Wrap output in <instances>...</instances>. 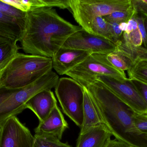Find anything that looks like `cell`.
Instances as JSON below:
<instances>
[{"label":"cell","mask_w":147,"mask_h":147,"mask_svg":"<svg viewBox=\"0 0 147 147\" xmlns=\"http://www.w3.org/2000/svg\"><path fill=\"white\" fill-rule=\"evenodd\" d=\"M57 104V99L51 90H45L32 97L26 104V108L32 110L41 122L46 119Z\"/></svg>","instance_id":"obj_13"},{"label":"cell","mask_w":147,"mask_h":147,"mask_svg":"<svg viewBox=\"0 0 147 147\" xmlns=\"http://www.w3.org/2000/svg\"><path fill=\"white\" fill-rule=\"evenodd\" d=\"M3 72V71L0 70V80H1V78Z\"/></svg>","instance_id":"obj_36"},{"label":"cell","mask_w":147,"mask_h":147,"mask_svg":"<svg viewBox=\"0 0 147 147\" xmlns=\"http://www.w3.org/2000/svg\"><path fill=\"white\" fill-rule=\"evenodd\" d=\"M5 68H6V67H5L4 66H3L1 65L0 64V70L3 71Z\"/></svg>","instance_id":"obj_35"},{"label":"cell","mask_w":147,"mask_h":147,"mask_svg":"<svg viewBox=\"0 0 147 147\" xmlns=\"http://www.w3.org/2000/svg\"><path fill=\"white\" fill-rule=\"evenodd\" d=\"M103 125L116 140L135 147H147L146 134L134 123V111L98 80L86 87Z\"/></svg>","instance_id":"obj_2"},{"label":"cell","mask_w":147,"mask_h":147,"mask_svg":"<svg viewBox=\"0 0 147 147\" xmlns=\"http://www.w3.org/2000/svg\"><path fill=\"white\" fill-rule=\"evenodd\" d=\"M34 139L16 116L10 117L0 125V147H33Z\"/></svg>","instance_id":"obj_10"},{"label":"cell","mask_w":147,"mask_h":147,"mask_svg":"<svg viewBox=\"0 0 147 147\" xmlns=\"http://www.w3.org/2000/svg\"><path fill=\"white\" fill-rule=\"evenodd\" d=\"M127 22H123L119 24V27L123 32H126L127 28Z\"/></svg>","instance_id":"obj_33"},{"label":"cell","mask_w":147,"mask_h":147,"mask_svg":"<svg viewBox=\"0 0 147 147\" xmlns=\"http://www.w3.org/2000/svg\"><path fill=\"white\" fill-rule=\"evenodd\" d=\"M27 14L20 41L26 54L52 58L71 35L82 29L62 18L53 8H39Z\"/></svg>","instance_id":"obj_1"},{"label":"cell","mask_w":147,"mask_h":147,"mask_svg":"<svg viewBox=\"0 0 147 147\" xmlns=\"http://www.w3.org/2000/svg\"><path fill=\"white\" fill-rule=\"evenodd\" d=\"M134 123L137 129L144 134H147V114L134 112L133 116Z\"/></svg>","instance_id":"obj_27"},{"label":"cell","mask_w":147,"mask_h":147,"mask_svg":"<svg viewBox=\"0 0 147 147\" xmlns=\"http://www.w3.org/2000/svg\"><path fill=\"white\" fill-rule=\"evenodd\" d=\"M66 75L85 87L99 76H109L121 79L128 78L125 72L117 70L109 63L107 54H90Z\"/></svg>","instance_id":"obj_6"},{"label":"cell","mask_w":147,"mask_h":147,"mask_svg":"<svg viewBox=\"0 0 147 147\" xmlns=\"http://www.w3.org/2000/svg\"><path fill=\"white\" fill-rule=\"evenodd\" d=\"M20 47L17 42L4 37H0V64L6 67L19 53Z\"/></svg>","instance_id":"obj_18"},{"label":"cell","mask_w":147,"mask_h":147,"mask_svg":"<svg viewBox=\"0 0 147 147\" xmlns=\"http://www.w3.org/2000/svg\"><path fill=\"white\" fill-rule=\"evenodd\" d=\"M112 134L104 125H101L83 134H79L76 147H105Z\"/></svg>","instance_id":"obj_14"},{"label":"cell","mask_w":147,"mask_h":147,"mask_svg":"<svg viewBox=\"0 0 147 147\" xmlns=\"http://www.w3.org/2000/svg\"><path fill=\"white\" fill-rule=\"evenodd\" d=\"M52 70L51 58L19 52L3 72L0 85L23 88Z\"/></svg>","instance_id":"obj_3"},{"label":"cell","mask_w":147,"mask_h":147,"mask_svg":"<svg viewBox=\"0 0 147 147\" xmlns=\"http://www.w3.org/2000/svg\"><path fill=\"white\" fill-rule=\"evenodd\" d=\"M107 59L114 67L123 72L127 71L132 66L129 59L116 52L107 54Z\"/></svg>","instance_id":"obj_21"},{"label":"cell","mask_w":147,"mask_h":147,"mask_svg":"<svg viewBox=\"0 0 147 147\" xmlns=\"http://www.w3.org/2000/svg\"><path fill=\"white\" fill-rule=\"evenodd\" d=\"M62 47L85 51L90 54H108L115 51L116 45L111 41L90 33L82 28L71 35Z\"/></svg>","instance_id":"obj_9"},{"label":"cell","mask_w":147,"mask_h":147,"mask_svg":"<svg viewBox=\"0 0 147 147\" xmlns=\"http://www.w3.org/2000/svg\"><path fill=\"white\" fill-rule=\"evenodd\" d=\"M69 10L83 29L91 33L95 19L132 6V0H69Z\"/></svg>","instance_id":"obj_5"},{"label":"cell","mask_w":147,"mask_h":147,"mask_svg":"<svg viewBox=\"0 0 147 147\" xmlns=\"http://www.w3.org/2000/svg\"><path fill=\"white\" fill-rule=\"evenodd\" d=\"M0 11L20 21L26 23L27 14L0 0Z\"/></svg>","instance_id":"obj_24"},{"label":"cell","mask_w":147,"mask_h":147,"mask_svg":"<svg viewBox=\"0 0 147 147\" xmlns=\"http://www.w3.org/2000/svg\"><path fill=\"white\" fill-rule=\"evenodd\" d=\"M68 128V123L57 104L46 119L39 122L34 132L37 135L56 137L61 140L63 133Z\"/></svg>","instance_id":"obj_12"},{"label":"cell","mask_w":147,"mask_h":147,"mask_svg":"<svg viewBox=\"0 0 147 147\" xmlns=\"http://www.w3.org/2000/svg\"><path fill=\"white\" fill-rule=\"evenodd\" d=\"M135 18L138 23V28L141 34L142 39V46L147 48V35L145 26V17L139 13H136Z\"/></svg>","instance_id":"obj_28"},{"label":"cell","mask_w":147,"mask_h":147,"mask_svg":"<svg viewBox=\"0 0 147 147\" xmlns=\"http://www.w3.org/2000/svg\"><path fill=\"white\" fill-rule=\"evenodd\" d=\"M96 80L101 82L135 112L147 114V104L128 78L121 79L101 76L98 77Z\"/></svg>","instance_id":"obj_8"},{"label":"cell","mask_w":147,"mask_h":147,"mask_svg":"<svg viewBox=\"0 0 147 147\" xmlns=\"http://www.w3.org/2000/svg\"><path fill=\"white\" fill-rule=\"evenodd\" d=\"M90 54L85 51L62 47L52 58L53 69L59 75H66Z\"/></svg>","instance_id":"obj_11"},{"label":"cell","mask_w":147,"mask_h":147,"mask_svg":"<svg viewBox=\"0 0 147 147\" xmlns=\"http://www.w3.org/2000/svg\"><path fill=\"white\" fill-rule=\"evenodd\" d=\"M55 92L63 113L78 127L83 121L84 87L71 78L59 79Z\"/></svg>","instance_id":"obj_7"},{"label":"cell","mask_w":147,"mask_h":147,"mask_svg":"<svg viewBox=\"0 0 147 147\" xmlns=\"http://www.w3.org/2000/svg\"><path fill=\"white\" fill-rule=\"evenodd\" d=\"M136 13L132 5L128 9L115 11L103 17L107 21L120 24L123 22H127Z\"/></svg>","instance_id":"obj_23"},{"label":"cell","mask_w":147,"mask_h":147,"mask_svg":"<svg viewBox=\"0 0 147 147\" xmlns=\"http://www.w3.org/2000/svg\"><path fill=\"white\" fill-rule=\"evenodd\" d=\"M121 40L129 45L138 47L142 45V39L139 28L134 29L129 33L123 32Z\"/></svg>","instance_id":"obj_26"},{"label":"cell","mask_w":147,"mask_h":147,"mask_svg":"<svg viewBox=\"0 0 147 147\" xmlns=\"http://www.w3.org/2000/svg\"><path fill=\"white\" fill-rule=\"evenodd\" d=\"M127 74L129 79H136L147 85V60L134 62Z\"/></svg>","instance_id":"obj_19"},{"label":"cell","mask_w":147,"mask_h":147,"mask_svg":"<svg viewBox=\"0 0 147 147\" xmlns=\"http://www.w3.org/2000/svg\"><path fill=\"white\" fill-rule=\"evenodd\" d=\"M3 2L7 3L14 7L22 11V12H29L30 10L35 9L37 7V0H13V1H7L2 0Z\"/></svg>","instance_id":"obj_25"},{"label":"cell","mask_w":147,"mask_h":147,"mask_svg":"<svg viewBox=\"0 0 147 147\" xmlns=\"http://www.w3.org/2000/svg\"><path fill=\"white\" fill-rule=\"evenodd\" d=\"M91 33L114 42L111 34L109 23L103 17H97L94 20L92 24Z\"/></svg>","instance_id":"obj_20"},{"label":"cell","mask_w":147,"mask_h":147,"mask_svg":"<svg viewBox=\"0 0 147 147\" xmlns=\"http://www.w3.org/2000/svg\"><path fill=\"white\" fill-rule=\"evenodd\" d=\"M33 147H71L67 143H63L56 137L34 135Z\"/></svg>","instance_id":"obj_22"},{"label":"cell","mask_w":147,"mask_h":147,"mask_svg":"<svg viewBox=\"0 0 147 147\" xmlns=\"http://www.w3.org/2000/svg\"><path fill=\"white\" fill-rule=\"evenodd\" d=\"M129 80L147 104V85L136 79Z\"/></svg>","instance_id":"obj_31"},{"label":"cell","mask_w":147,"mask_h":147,"mask_svg":"<svg viewBox=\"0 0 147 147\" xmlns=\"http://www.w3.org/2000/svg\"><path fill=\"white\" fill-rule=\"evenodd\" d=\"M26 24L0 11V37L20 41Z\"/></svg>","instance_id":"obj_16"},{"label":"cell","mask_w":147,"mask_h":147,"mask_svg":"<svg viewBox=\"0 0 147 147\" xmlns=\"http://www.w3.org/2000/svg\"><path fill=\"white\" fill-rule=\"evenodd\" d=\"M59 79L58 75L52 70L23 88L11 89L0 85V125L26 109V104L34 95L55 88Z\"/></svg>","instance_id":"obj_4"},{"label":"cell","mask_w":147,"mask_h":147,"mask_svg":"<svg viewBox=\"0 0 147 147\" xmlns=\"http://www.w3.org/2000/svg\"><path fill=\"white\" fill-rule=\"evenodd\" d=\"M115 52L127 58L132 63L141 60H147V48L141 46L136 47L126 44L120 41L116 44Z\"/></svg>","instance_id":"obj_17"},{"label":"cell","mask_w":147,"mask_h":147,"mask_svg":"<svg viewBox=\"0 0 147 147\" xmlns=\"http://www.w3.org/2000/svg\"><path fill=\"white\" fill-rule=\"evenodd\" d=\"M144 23H145V28H146L147 35V18H146V17H145V22Z\"/></svg>","instance_id":"obj_34"},{"label":"cell","mask_w":147,"mask_h":147,"mask_svg":"<svg viewBox=\"0 0 147 147\" xmlns=\"http://www.w3.org/2000/svg\"><path fill=\"white\" fill-rule=\"evenodd\" d=\"M107 22L109 23L110 31L113 39V42L116 44L121 39L123 32L120 29L119 23Z\"/></svg>","instance_id":"obj_29"},{"label":"cell","mask_w":147,"mask_h":147,"mask_svg":"<svg viewBox=\"0 0 147 147\" xmlns=\"http://www.w3.org/2000/svg\"><path fill=\"white\" fill-rule=\"evenodd\" d=\"M129 147H135L132 146H129Z\"/></svg>","instance_id":"obj_37"},{"label":"cell","mask_w":147,"mask_h":147,"mask_svg":"<svg viewBox=\"0 0 147 147\" xmlns=\"http://www.w3.org/2000/svg\"><path fill=\"white\" fill-rule=\"evenodd\" d=\"M84 89L83 121L80 134L84 133L95 127L103 125L87 89L85 87Z\"/></svg>","instance_id":"obj_15"},{"label":"cell","mask_w":147,"mask_h":147,"mask_svg":"<svg viewBox=\"0 0 147 147\" xmlns=\"http://www.w3.org/2000/svg\"><path fill=\"white\" fill-rule=\"evenodd\" d=\"M129 146L117 140H111L105 147H129Z\"/></svg>","instance_id":"obj_32"},{"label":"cell","mask_w":147,"mask_h":147,"mask_svg":"<svg viewBox=\"0 0 147 147\" xmlns=\"http://www.w3.org/2000/svg\"><path fill=\"white\" fill-rule=\"evenodd\" d=\"M133 8L136 13H139L147 18V0H132Z\"/></svg>","instance_id":"obj_30"}]
</instances>
